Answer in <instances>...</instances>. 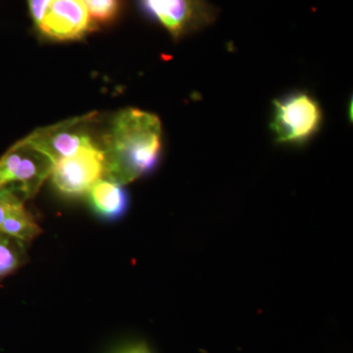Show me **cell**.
I'll list each match as a JSON object with an SVG mask.
<instances>
[{
  "mask_svg": "<svg viewBox=\"0 0 353 353\" xmlns=\"http://www.w3.org/2000/svg\"><path fill=\"white\" fill-rule=\"evenodd\" d=\"M28 4L34 26L46 38L74 41L90 30L83 0H28Z\"/></svg>",
  "mask_w": 353,
  "mask_h": 353,
  "instance_id": "obj_4",
  "label": "cell"
},
{
  "mask_svg": "<svg viewBox=\"0 0 353 353\" xmlns=\"http://www.w3.org/2000/svg\"><path fill=\"white\" fill-rule=\"evenodd\" d=\"M73 124L59 125L55 128L34 132L30 138L53 160L71 157L83 148L94 143L88 134L73 129Z\"/></svg>",
  "mask_w": 353,
  "mask_h": 353,
  "instance_id": "obj_7",
  "label": "cell"
},
{
  "mask_svg": "<svg viewBox=\"0 0 353 353\" xmlns=\"http://www.w3.org/2000/svg\"><path fill=\"white\" fill-rule=\"evenodd\" d=\"M139 4L175 39L208 27L216 17L214 7L206 0H139Z\"/></svg>",
  "mask_w": 353,
  "mask_h": 353,
  "instance_id": "obj_5",
  "label": "cell"
},
{
  "mask_svg": "<svg viewBox=\"0 0 353 353\" xmlns=\"http://www.w3.org/2000/svg\"><path fill=\"white\" fill-rule=\"evenodd\" d=\"M54 162L28 137L0 158V190L12 189L28 199L36 196Z\"/></svg>",
  "mask_w": 353,
  "mask_h": 353,
  "instance_id": "obj_2",
  "label": "cell"
},
{
  "mask_svg": "<svg viewBox=\"0 0 353 353\" xmlns=\"http://www.w3.org/2000/svg\"><path fill=\"white\" fill-rule=\"evenodd\" d=\"M119 353H152V352H150V348L148 347L145 343H141L124 348Z\"/></svg>",
  "mask_w": 353,
  "mask_h": 353,
  "instance_id": "obj_13",
  "label": "cell"
},
{
  "mask_svg": "<svg viewBox=\"0 0 353 353\" xmlns=\"http://www.w3.org/2000/svg\"><path fill=\"white\" fill-rule=\"evenodd\" d=\"M105 178L125 185L150 173L162 152L159 118L139 109L121 111L114 118L102 146Z\"/></svg>",
  "mask_w": 353,
  "mask_h": 353,
  "instance_id": "obj_1",
  "label": "cell"
},
{
  "mask_svg": "<svg viewBox=\"0 0 353 353\" xmlns=\"http://www.w3.org/2000/svg\"><path fill=\"white\" fill-rule=\"evenodd\" d=\"M87 194L90 208L102 219H119L129 208V196L124 185L109 179L97 181Z\"/></svg>",
  "mask_w": 353,
  "mask_h": 353,
  "instance_id": "obj_8",
  "label": "cell"
},
{
  "mask_svg": "<svg viewBox=\"0 0 353 353\" xmlns=\"http://www.w3.org/2000/svg\"><path fill=\"white\" fill-rule=\"evenodd\" d=\"M0 233L28 243L41 233V227L25 205L16 209L0 225Z\"/></svg>",
  "mask_w": 353,
  "mask_h": 353,
  "instance_id": "obj_9",
  "label": "cell"
},
{
  "mask_svg": "<svg viewBox=\"0 0 353 353\" xmlns=\"http://www.w3.org/2000/svg\"><path fill=\"white\" fill-rule=\"evenodd\" d=\"M104 176V152L94 141L75 154L57 160L50 174L55 189L67 196L87 194L90 188Z\"/></svg>",
  "mask_w": 353,
  "mask_h": 353,
  "instance_id": "obj_6",
  "label": "cell"
},
{
  "mask_svg": "<svg viewBox=\"0 0 353 353\" xmlns=\"http://www.w3.org/2000/svg\"><path fill=\"white\" fill-rule=\"evenodd\" d=\"M26 199L12 189L0 190V225L16 209L25 205Z\"/></svg>",
  "mask_w": 353,
  "mask_h": 353,
  "instance_id": "obj_12",
  "label": "cell"
},
{
  "mask_svg": "<svg viewBox=\"0 0 353 353\" xmlns=\"http://www.w3.org/2000/svg\"><path fill=\"white\" fill-rule=\"evenodd\" d=\"M26 261V243L0 233V281L17 271Z\"/></svg>",
  "mask_w": 353,
  "mask_h": 353,
  "instance_id": "obj_10",
  "label": "cell"
},
{
  "mask_svg": "<svg viewBox=\"0 0 353 353\" xmlns=\"http://www.w3.org/2000/svg\"><path fill=\"white\" fill-rule=\"evenodd\" d=\"M322 123L319 103L306 92H292L274 102L271 129L285 145H301L318 132Z\"/></svg>",
  "mask_w": 353,
  "mask_h": 353,
  "instance_id": "obj_3",
  "label": "cell"
},
{
  "mask_svg": "<svg viewBox=\"0 0 353 353\" xmlns=\"http://www.w3.org/2000/svg\"><path fill=\"white\" fill-rule=\"evenodd\" d=\"M90 20L99 24H109L119 17L123 0H83Z\"/></svg>",
  "mask_w": 353,
  "mask_h": 353,
  "instance_id": "obj_11",
  "label": "cell"
}]
</instances>
